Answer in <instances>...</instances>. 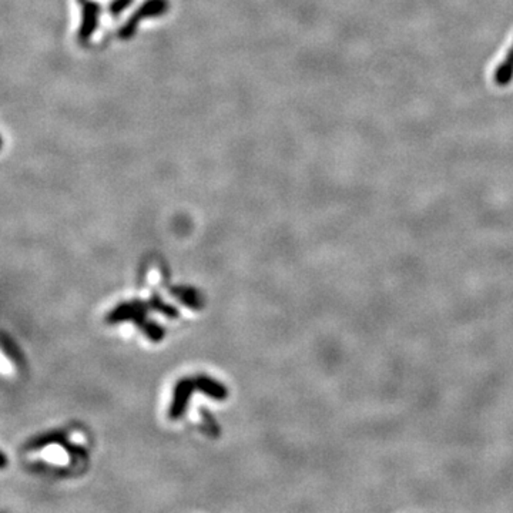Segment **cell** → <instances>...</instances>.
<instances>
[{
	"label": "cell",
	"mask_w": 513,
	"mask_h": 513,
	"mask_svg": "<svg viewBox=\"0 0 513 513\" xmlns=\"http://www.w3.org/2000/svg\"><path fill=\"white\" fill-rule=\"evenodd\" d=\"M152 310L163 312L169 317H176L177 311L164 304L157 295H154L149 303H143V301H133V303H124L121 305H118L115 310L111 311V314L107 317L108 322H120V321H135L136 324H139V327L154 341H159L163 338L164 331L162 327H159L157 324L150 322L149 320H146L147 312H150Z\"/></svg>",
	"instance_id": "1"
},
{
	"label": "cell",
	"mask_w": 513,
	"mask_h": 513,
	"mask_svg": "<svg viewBox=\"0 0 513 513\" xmlns=\"http://www.w3.org/2000/svg\"><path fill=\"white\" fill-rule=\"evenodd\" d=\"M80 8V25L77 29V40L81 45H87L98 29L101 8L94 0H77Z\"/></svg>",
	"instance_id": "4"
},
{
	"label": "cell",
	"mask_w": 513,
	"mask_h": 513,
	"mask_svg": "<svg viewBox=\"0 0 513 513\" xmlns=\"http://www.w3.org/2000/svg\"><path fill=\"white\" fill-rule=\"evenodd\" d=\"M193 391H201L213 398L217 400H222L227 395L225 388L222 385L211 378L207 376H200V378H190V379H183L179 382V385L176 387L174 391V398H173V404L170 407V418L177 419L184 414V410L187 407L188 398L191 395Z\"/></svg>",
	"instance_id": "2"
},
{
	"label": "cell",
	"mask_w": 513,
	"mask_h": 513,
	"mask_svg": "<svg viewBox=\"0 0 513 513\" xmlns=\"http://www.w3.org/2000/svg\"><path fill=\"white\" fill-rule=\"evenodd\" d=\"M169 11V0H145V2L130 15L117 32L121 40L132 39L139 30L143 21L163 16Z\"/></svg>",
	"instance_id": "3"
},
{
	"label": "cell",
	"mask_w": 513,
	"mask_h": 513,
	"mask_svg": "<svg viewBox=\"0 0 513 513\" xmlns=\"http://www.w3.org/2000/svg\"><path fill=\"white\" fill-rule=\"evenodd\" d=\"M512 76H513V45L507 52L504 60L497 66L493 74V81L497 86H506L510 83Z\"/></svg>",
	"instance_id": "5"
},
{
	"label": "cell",
	"mask_w": 513,
	"mask_h": 513,
	"mask_svg": "<svg viewBox=\"0 0 513 513\" xmlns=\"http://www.w3.org/2000/svg\"><path fill=\"white\" fill-rule=\"evenodd\" d=\"M135 0H111V2L108 4V15L111 18H118L121 16L128 8H130L133 5Z\"/></svg>",
	"instance_id": "6"
}]
</instances>
